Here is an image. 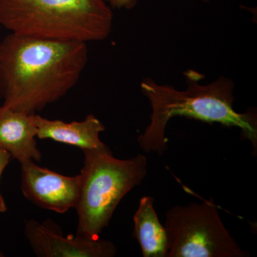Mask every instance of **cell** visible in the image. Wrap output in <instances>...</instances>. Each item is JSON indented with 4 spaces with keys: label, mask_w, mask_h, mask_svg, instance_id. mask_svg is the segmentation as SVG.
<instances>
[{
    "label": "cell",
    "mask_w": 257,
    "mask_h": 257,
    "mask_svg": "<svg viewBox=\"0 0 257 257\" xmlns=\"http://www.w3.org/2000/svg\"><path fill=\"white\" fill-rule=\"evenodd\" d=\"M89 58L87 44L10 33L0 49L3 105L36 114L77 84Z\"/></svg>",
    "instance_id": "1"
},
{
    "label": "cell",
    "mask_w": 257,
    "mask_h": 257,
    "mask_svg": "<svg viewBox=\"0 0 257 257\" xmlns=\"http://www.w3.org/2000/svg\"><path fill=\"white\" fill-rule=\"evenodd\" d=\"M183 74L187 84L185 90L157 84L151 78H145L141 82L142 92L152 108L150 124L138 138L143 151L164 155L168 148L165 130L169 121L176 116H183L208 124L239 128L241 138L250 142L256 155V110L243 113L235 110L234 82L221 76L215 82L202 85L199 81L204 77L202 74L194 69H188Z\"/></svg>",
    "instance_id": "2"
},
{
    "label": "cell",
    "mask_w": 257,
    "mask_h": 257,
    "mask_svg": "<svg viewBox=\"0 0 257 257\" xmlns=\"http://www.w3.org/2000/svg\"><path fill=\"white\" fill-rule=\"evenodd\" d=\"M105 0H0V25L24 36L87 43L112 30Z\"/></svg>",
    "instance_id": "3"
},
{
    "label": "cell",
    "mask_w": 257,
    "mask_h": 257,
    "mask_svg": "<svg viewBox=\"0 0 257 257\" xmlns=\"http://www.w3.org/2000/svg\"><path fill=\"white\" fill-rule=\"evenodd\" d=\"M80 174L77 236L98 239L109 226L114 211L132 189L140 186L147 174V159L138 155L127 160L113 156L110 149L83 150Z\"/></svg>",
    "instance_id": "4"
},
{
    "label": "cell",
    "mask_w": 257,
    "mask_h": 257,
    "mask_svg": "<svg viewBox=\"0 0 257 257\" xmlns=\"http://www.w3.org/2000/svg\"><path fill=\"white\" fill-rule=\"evenodd\" d=\"M167 257H248L221 220L212 198L175 206L166 214Z\"/></svg>",
    "instance_id": "5"
},
{
    "label": "cell",
    "mask_w": 257,
    "mask_h": 257,
    "mask_svg": "<svg viewBox=\"0 0 257 257\" xmlns=\"http://www.w3.org/2000/svg\"><path fill=\"white\" fill-rule=\"evenodd\" d=\"M25 236L39 257H113L117 253V248L109 240L64 236L60 226L51 219L42 223L27 221Z\"/></svg>",
    "instance_id": "6"
},
{
    "label": "cell",
    "mask_w": 257,
    "mask_h": 257,
    "mask_svg": "<svg viewBox=\"0 0 257 257\" xmlns=\"http://www.w3.org/2000/svg\"><path fill=\"white\" fill-rule=\"evenodd\" d=\"M20 165L22 192L32 204L59 214L75 208L79 198V175H62L40 167L33 160Z\"/></svg>",
    "instance_id": "7"
},
{
    "label": "cell",
    "mask_w": 257,
    "mask_h": 257,
    "mask_svg": "<svg viewBox=\"0 0 257 257\" xmlns=\"http://www.w3.org/2000/svg\"><path fill=\"white\" fill-rule=\"evenodd\" d=\"M35 115L0 105V147L20 164L42 160L41 152L37 148Z\"/></svg>",
    "instance_id": "8"
},
{
    "label": "cell",
    "mask_w": 257,
    "mask_h": 257,
    "mask_svg": "<svg viewBox=\"0 0 257 257\" xmlns=\"http://www.w3.org/2000/svg\"><path fill=\"white\" fill-rule=\"evenodd\" d=\"M37 138L77 147L82 150H102L107 149L101 141L99 135L106 127L94 115L89 114L81 121L65 122L51 120L35 115Z\"/></svg>",
    "instance_id": "9"
},
{
    "label": "cell",
    "mask_w": 257,
    "mask_h": 257,
    "mask_svg": "<svg viewBox=\"0 0 257 257\" xmlns=\"http://www.w3.org/2000/svg\"><path fill=\"white\" fill-rule=\"evenodd\" d=\"M155 199L145 196L140 200L133 216V236L141 247L144 257H167L168 239L165 226L161 224L154 207Z\"/></svg>",
    "instance_id": "10"
},
{
    "label": "cell",
    "mask_w": 257,
    "mask_h": 257,
    "mask_svg": "<svg viewBox=\"0 0 257 257\" xmlns=\"http://www.w3.org/2000/svg\"><path fill=\"white\" fill-rule=\"evenodd\" d=\"M11 159L12 156L9 152L0 147V179H1L3 172L9 164ZM7 211H8V207H7L4 198L2 195L1 192H0V213H5Z\"/></svg>",
    "instance_id": "11"
},
{
    "label": "cell",
    "mask_w": 257,
    "mask_h": 257,
    "mask_svg": "<svg viewBox=\"0 0 257 257\" xmlns=\"http://www.w3.org/2000/svg\"><path fill=\"white\" fill-rule=\"evenodd\" d=\"M111 8L131 10L138 4L139 0H105Z\"/></svg>",
    "instance_id": "12"
},
{
    "label": "cell",
    "mask_w": 257,
    "mask_h": 257,
    "mask_svg": "<svg viewBox=\"0 0 257 257\" xmlns=\"http://www.w3.org/2000/svg\"><path fill=\"white\" fill-rule=\"evenodd\" d=\"M0 28H1V25H0ZM1 44H2V40L0 39V49H1ZM2 100V94H1V90H0V101Z\"/></svg>",
    "instance_id": "13"
},
{
    "label": "cell",
    "mask_w": 257,
    "mask_h": 257,
    "mask_svg": "<svg viewBox=\"0 0 257 257\" xmlns=\"http://www.w3.org/2000/svg\"><path fill=\"white\" fill-rule=\"evenodd\" d=\"M5 256V253H3V251H2L1 249H0V257H4Z\"/></svg>",
    "instance_id": "14"
},
{
    "label": "cell",
    "mask_w": 257,
    "mask_h": 257,
    "mask_svg": "<svg viewBox=\"0 0 257 257\" xmlns=\"http://www.w3.org/2000/svg\"><path fill=\"white\" fill-rule=\"evenodd\" d=\"M203 2H204V3H207V2H209V0H202Z\"/></svg>",
    "instance_id": "15"
}]
</instances>
